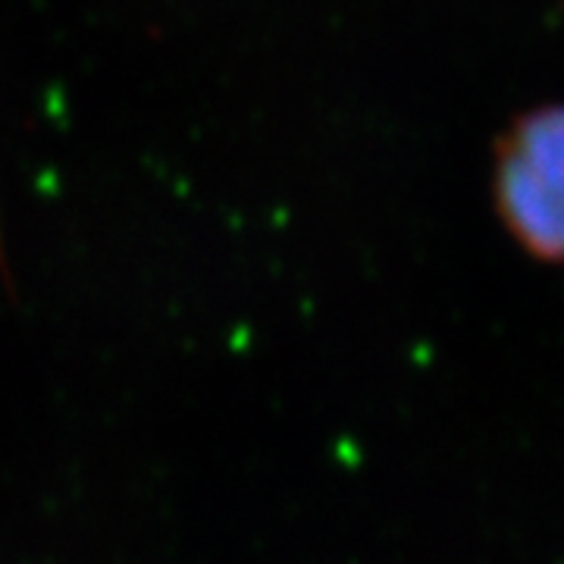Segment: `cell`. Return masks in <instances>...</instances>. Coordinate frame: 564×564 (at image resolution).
Returning a JSON list of instances; mask_svg holds the SVG:
<instances>
[{"label": "cell", "instance_id": "1", "mask_svg": "<svg viewBox=\"0 0 564 564\" xmlns=\"http://www.w3.org/2000/svg\"><path fill=\"white\" fill-rule=\"evenodd\" d=\"M496 210L533 258L564 267V104L511 122L492 163Z\"/></svg>", "mask_w": 564, "mask_h": 564}]
</instances>
